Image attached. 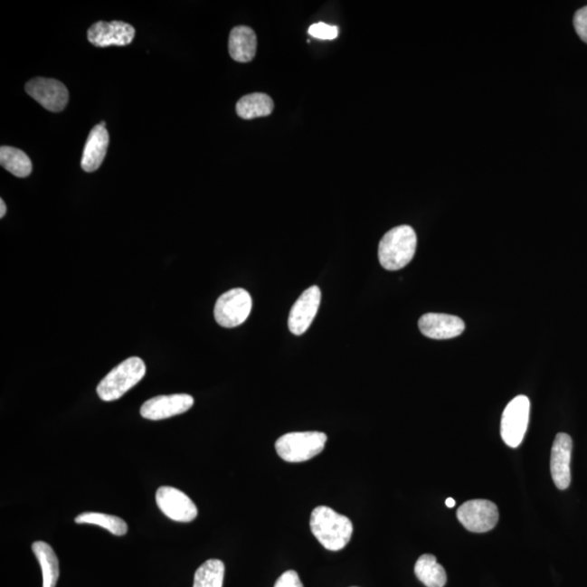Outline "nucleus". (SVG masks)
Instances as JSON below:
<instances>
[{
	"label": "nucleus",
	"mask_w": 587,
	"mask_h": 587,
	"mask_svg": "<svg viewBox=\"0 0 587 587\" xmlns=\"http://www.w3.org/2000/svg\"><path fill=\"white\" fill-rule=\"evenodd\" d=\"M310 529L323 547L337 552L347 546L354 525L346 516L339 515L327 506H319L312 511Z\"/></svg>",
	"instance_id": "1"
},
{
	"label": "nucleus",
	"mask_w": 587,
	"mask_h": 587,
	"mask_svg": "<svg viewBox=\"0 0 587 587\" xmlns=\"http://www.w3.org/2000/svg\"><path fill=\"white\" fill-rule=\"evenodd\" d=\"M417 250L416 232L409 225L390 230L379 244V261L389 271L401 270L412 260Z\"/></svg>",
	"instance_id": "2"
},
{
	"label": "nucleus",
	"mask_w": 587,
	"mask_h": 587,
	"mask_svg": "<svg viewBox=\"0 0 587 587\" xmlns=\"http://www.w3.org/2000/svg\"><path fill=\"white\" fill-rule=\"evenodd\" d=\"M147 374V365L141 358L131 357L112 369L97 386V394L104 402L119 400Z\"/></svg>",
	"instance_id": "3"
},
{
	"label": "nucleus",
	"mask_w": 587,
	"mask_h": 587,
	"mask_svg": "<svg viewBox=\"0 0 587 587\" xmlns=\"http://www.w3.org/2000/svg\"><path fill=\"white\" fill-rule=\"evenodd\" d=\"M327 436L322 432H292L276 441L278 455L288 462H304L321 454Z\"/></svg>",
	"instance_id": "4"
},
{
	"label": "nucleus",
	"mask_w": 587,
	"mask_h": 587,
	"mask_svg": "<svg viewBox=\"0 0 587 587\" xmlns=\"http://www.w3.org/2000/svg\"><path fill=\"white\" fill-rule=\"evenodd\" d=\"M252 308V299L244 289H233L221 295L214 306V319L226 328L236 327L247 320Z\"/></svg>",
	"instance_id": "5"
},
{
	"label": "nucleus",
	"mask_w": 587,
	"mask_h": 587,
	"mask_svg": "<svg viewBox=\"0 0 587 587\" xmlns=\"http://www.w3.org/2000/svg\"><path fill=\"white\" fill-rule=\"evenodd\" d=\"M531 402L525 395H519L505 408L500 423V435L504 443L516 449L522 443L530 420Z\"/></svg>",
	"instance_id": "6"
},
{
	"label": "nucleus",
	"mask_w": 587,
	"mask_h": 587,
	"mask_svg": "<svg viewBox=\"0 0 587 587\" xmlns=\"http://www.w3.org/2000/svg\"><path fill=\"white\" fill-rule=\"evenodd\" d=\"M457 518L468 531L486 533L497 526L499 513L497 506L491 500L473 499L460 506Z\"/></svg>",
	"instance_id": "7"
},
{
	"label": "nucleus",
	"mask_w": 587,
	"mask_h": 587,
	"mask_svg": "<svg viewBox=\"0 0 587 587\" xmlns=\"http://www.w3.org/2000/svg\"><path fill=\"white\" fill-rule=\"evenodd\" d=\"M156 503L161 513L176 522H192L198 516V509L193 500L180 489L161 487L156 493Z\"/></svg>",
	"instance_id": "8"
},
{
	"label": "nucleus",
	"mask_w": 587,
	"mask_h": 587,
	"mask_svg": "<svg viewBox=\"0 0 587 587\" xmlns=\"http://www.w3.org/2000/svg\"><path fill=\"white\" fill-rule=\"evenodd\" d=\"M26 93L48 111L61 112L69 101L66 86L57 80L36 78L25 85Z\"/></svg>",
	"instance_id": "9"
},
{
	"label": "nucleus",
	"mask_w": 587,
	"mask_h": 587,
	"mask_svg": "<svg viewBox=\"0 0 587 587\" xmlns=\"http://www.w3.org/2000/svg\"><path fill=\"white\" fill-rule=\"evenodd\" d=\"M134 37H136V29L122 21H111V23L99 21L91 25L88 32L90 44L100 48L130 45Z\"/></svg>",
	"instance_id": "10"
},
{
	"label": "nucleus",
	"mask_w": 587,
	"mask_h": 587,
	"mask_svg": "<svg viewBox=\"0 0 587 587\" xmlns=\"http://www.w3.org/2000/svg\"><path fill=\"white\" fill-rule=\"evenodd\" d=\"M321 303V290L317 287L306 289L290 309L289 328L294 336H303L314 321Z\"/></svg>",
	"instance_id": "11"
},
{
	"label": "nucleus",
	"mask_w": 587,
	"mask_h": 587,
	"mask_svg": "<svg viewBox=\"0 0 587 587\" xmlns=\"http://www.w3.org/2000/svg\"><path fill=\"white\" fill-rule=\"evenodd\" d=\"M194 398L187 394H174L150 398L141 408L142 417L153 421L185 413L193 407Z\"/></svg>",
	"instance_id": "12"
},
{
	"label": "nucleus",
	"mask_w": 587,
	"mask_h": 587,
	"mask_svg": "<svg viewBox=\"0 0 587 587\" xmlns=\"http://www.w3.org/2000/svg\"><path fill=\"white\" fill-rule=\"evenodd\" d=\"M573 439L565 433H559L554 440L551 455V472L554 486L567 489L571 483V454Z\"/></svg>",
	"instance_id": "13"
},
{
	"label": "nucleus",
	"mask_w": 587,
	"mask_h": 587,
	"mask_svg": "<svg viewBox=\"0 0 587 587\" xmlns=\"http://www.w3.org/2000/svg\"><path fill=\"white\" fill-rule=\"evenodd\" d=\"M418 326L424 336L433 339H450L461 336L465 322L459 317L445 314H425Z\"/></svg>",
	"instance_id": "14"
},
{
	"label": "nucleus",
	"mask_w": 587,
	"mask_h": 587,
	"mask_svg": "<svg viewBox=\"0 0 587 587\" xmlns=\"http://www.w3.org/2000/svg\"><path fill=\"white\" fill-rule=\"evenodd\" d=\"M105 126V122L96 126L86 141L82 161H80V166L85 172H95L104 163L110 142L109 133Z\"/></svg>",
	"instance_id": "15"
},
{
	"label": "nucleus",
	"mask_w": 587,
	"mask_h": 587,
	"mask_svg": "<svg viewBox=\"0 0 587 587\" xmlns=\"http://www.w3.org/2000/svg\"><path fill=\"white\" fill-rule=\"evenodd\" d=\"M257 36L249 26H236L231 31L229 52L233 61L250 62L256 56Z\"/></svg>",
	"instance_id": "16"
},
{
	"label": "nucleus",
	"mask_w": 587,
	"mask_h": 587,
	"mask_svg": "<svg viewBox=\"0 0 587 587\" xmlns=\"http://www.w3.org/2000/svg\"><path fill=\"white\" fill-rule=\"evenodd\" d=\"M273 109L274 102L271 97L263 93L246 95L236 104V112L244 120L270 116Z\"/></svg>",
	"instance_id": "17"
},
{
	"label": "nucleus",
	"mask_w": 587,
	"mask_h": 587,
	"mask_svg": "<svg viewBox=\"0 0 587 587\" xmlns=\"http://www.w3.org/2000/svg\"><path fill=\"white\" fill-rule=\"evenodd\" d=\"M414 573L427 587H444L447 582L446 571L433 554H422L414 565Z\"/></svg>",
	"instance_id": "18"
},
{
	"label": "nucleus",
	"mask_w": 587,
	"mask_h": 587,
	"mask_svg": "<svg viewBox=\"0 0 587 587\" xmlns=\"http://www.w3.org/2000/svg\"><path fill=\"white\" fill-rule=\"evenodd\" d=\"M32 551L41 564L43 587H56L59 579V562L52 546L39 541L33 543Z\"/></svg>",
	"instance_id": "19"
},
{
	"label": "nucleus",
	"mask_w": 587,
	"mask_h": 587,
	"mask_svg": "<svg viewBox=\"0 0 587 587\" xmlns=\"http://www.w3.org/2000/svg\"><path fill=\"white\" fill-rule=\"evenodd\" d=\"M0 165L17 177L29 176L33 169L28 155L23 150L10 147L0 148Z\"/></svg>",
	"instance_id": "20"
},
{
	"label": "nucleus",
	"mask_w": 587,
	"mask_h": 587,
	"mask_svg": "<svg viewBox=\"0 0 587 587\" xmlns=\"http://www.w3.org/2000/svg\"><path fill=\"white\" fill-rule=\"evenodd\" d=\"M78 525H94L104 527L116 536H123L128 533V525L119 516L101 513H83L75 518Z\"/></svg>",
	"instance_id": "21"
},
{
	"label": "nucleus",
	"mask_w": 587,
	"mask_h": 587,
	"mask_svg": "<svg viewBox=\"0 0 587 587\" xmlns=\"http://www.w3.org/2000/svg\"><path fill=\"white\" fill-rule=\"evenodd\" d=\"M224 571V563L221 560H207L197 569L193 587H222Z\"/></svg>",
	"instance_id": "22"
},
{
	"label": "nucleus",
	"mask_w": 587,
	"mask_h": 587,
	"mask_svg": "<svg viewBox=\"0 0 587 587\" xmlns=\"http://www.w3.org/2000/svg\"><path fill=\"white\" fill-rule=\"evenodd\" d=\"M309 34L315 39L322 41L336 40L338 36V28L323 23L312 24L308 30Z\"/></svg>",
	"instance_id": "23"
},
{
	"label": "nucleus",
	"mask_w": 587,
	"mask_h": 587,
	"mask_svg": "<svg viewBox=\"0 0 587 587\" xmlns=\"http://www.w3.org/2000/svg\"><path fill=\"white\" fill-rule=\"evenodd\" d=\"M573 24L580 39L587 44V6L581 8L575 13Z\"/></svg>",
	"instance_id": "24"
},
{
	"label": "nucleus",
	"mask_w": 587,
	"mask_h": 587,
	"mask_svg": "<svg viewBox=\"0 0 587 587\" xmlns=\"http://www.w3.org/2000/svg\"><path fill=\"white\" fill-rule=\"evenodd\" d=\"M274 587H304V585L301 583L298 573L294 570H289L279 576Z\"/></svg>",
	"instance_id": "25"
},
{
	"label": "nucleus",
	"mask_w": 587,
	"mask_h": 587,
	"mask_svg": "<svg viewBox=\"0 0 587 587\" xmlns=\"http://www.w3.org/2000/svg\"><path fill=\"white\" fill-rule=\"evenodd\" d=\"M0 209H2V210H0V218H4L5 215H6L7 207H6V204H5L3 199H2V201H0Z\"/></svg>",
	"instance_id": "26"
},
{
	"label": "nucleus",
	"mask_w": 587,
	"mask_h": 587,
	"mask_svg": "<svg viewBox=\"0 0 587 587\" xmlns=\"http://www.w3.org/2000/svg\"><path fill=\"white\" fill-rule=\"evenodd\" d=\"M455 505H456V502H455L454 498L450 497V498L446 499L447 507L452 508V507H455Z\"/></svg>",
	"instance_id": "27"
}]
</instances>
